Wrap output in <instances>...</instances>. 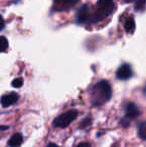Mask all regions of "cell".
I'll return each mask as SVG.
<instances>
[{
  "instance_id": "30bf717a",
  "label": "cell",
  "mask_w": 146,
  "mask_h": 147,
  "mask_svg": "<svg viewBox=\"0 0 146 147\" xmlns=\"http://www.w3.org/2000/svg\"><path fill=\"white\" fill-rule=\"evenodd\" d=\"M8 48V40L6 37L0 36V52H5Z\"/></svg>"
},
{
  "instance_id": "5bb4252c",
  "label": "cell",
  "mask_w": 146,
  "mask_h": 147,
  "mask_svg": "<svg viewBox=\"0 0 146 147\" xmlns=\"http://www.w3.org/2000/svg\"><path fill=\"white\" fill-rule=\"evenodd\" d=\"M23 85V79L22 78H16L12 81V86L15 88H20Z\"/></svg>"
},
{
  "instance_id": "5b68a950",
  "label": "cell",
  "mask_w": 146,
  "mask_h": 147,
  "mask_svg": "<svg viewBox=\"0 0 146 147\" xmlns=\"http://www.w3.org/2000/svg\"><path fill=\"white\" fill-rule=\"evenodd\" d=\"M18 100V95L16 93L12 92L9 93V94H5L2 96L1 98V104L3 105L4 107L10 106V105L16 103V101Z\"/></svg>"
},
{
  "instance_id": "8fae6325",
  "label": "cell",
  "mask_w": 146,
  "mask_h": 147,
  "mask_svg": "<svg viewBox=\"0 0 146 147\" xmlns=\"http://www.w3.org/2000/svg\"><path fill=\"white\" fill-rule=\"evenodd\" d=\"M79 0H59L58 3L62 4L63 7L65 8H69V7H72L73 5H75Z\"/></svg>"
},
{
  "instance_id": "52a82bcc",
  "label": "cell",
  "mask_w": 146,
  "mask_h": 147,
  "mask_svg": "<svg viewBox=\"0 0 146 147\" xmlns=\"http://www.w3.org/2000/svg\"><path fill=\"white\" fill-rule=\"evenodd\" d=\"M22 141H23V138H22L21 134L15 133L11 136V138H10L9 141H8V144L11 147H17L22 143Z\"/></svg>"
},
{
  "instance_id": "8992f818",
  "label": "cell",
  "mask_w": 146,
  "mask_h": 147,
  "mask_svg": "<svg viewBox=\"0 0 146 147\" xmlns=\"http://www.w3.org/2000/svg\"><path fill=\"white\" fill-rule=\"evenodd\" d=\"M139 114V110L134 103H128L126 106V117L135 118Z\"/></svg>"
},
{
  "instance_id": "ac0fdd59",
  "label": "cell",
  "mask_w": 146,
  "mask_h": 147,
  "mask_svg": "<svg viewBox=\"0 0 146 147\" xmlns=\"http://www.w3.org/2000/svg\"><path fill=\"white\" fill-rule=\"evenodd\" d=\"M126 2H134V1H136V0H125Z\"/></svg>"
},
{
  "instance_id": "2e32d148",
  "label": "cell",
  "mask_w": 146,
  "mask_h": 147,
  "mask_svg": "<svg viewBox=\"0 0 146 147\" xmlns=\"http://www.w3.org/2000/svg\"><path fill=\"white\" fill-rule=\"evenodd\" d=\"M77 147H90V145L88 143H86V142H84V143H80L79 145H77Z\"/></svg>"
},
{
  "instance_id": "9a60e30c",
  "label": "cell",
  "mask_w": 146,
  "mask_h": 147,
  "mask_svg": "<svg viewBox=\"0 0 146 147\" xmlns=\"http://www.w3.org/2000/svg\"><path fill=\"white\" fill-rule=\"evenodd\" d=\"M5 26V22H4V19L1 15H0V30H2Z\"/></svg>"
},
{
  "instance_id": "e0dca14e",
  "label": "cell",
  "mask_w": 146,
  "mask_h": 147,
  "mask_svg": "<svg viewBox=\"0 0 146 147\" xmlns=\"http://www.w3.org/2000/svg\"><path fill=\"white\" fill-rule=\"evenodd\" d=\"M47 147H59V146H57L56 144H54V143H50V144H48Z\"/></svg>"
},
{
  "instance_id": "7c38bea8",
  "label": "cell",
  "mask_w": 146,
  "mask_h": 147,
  "mask_svg": "<svg viewBox=\"0 0 146 147\" xmlns=\"http://www.w3.org/2000/svg\"><path fill=\"white\" fill-rule=\"evenodd\" d=\"M146 7V0H136L135 3V10L136 11H142Z\"/></svg>"
},
{
  "instance_id": "6da1fadb",
  "label": "cell",
  "mask_w": 146,
  "mask_h": 147,
  "mask_svg": "<svg viewBox=\"0 0 146 147\" xmlns=\"http://www.w3.org/2000/svg\"><path fill=\"white\" fill-rule=\"evenodd\" d=\"M111 86L106 80H101L94 85L92 89V100L94 105H101L108 101L111 97Z\"/></svg>"
},
{
  "instance_id": "7a4b0ae2",
  "label": "cell",
  "mask_w": 146,
  "mask_h": 147,
  "mask_svg": "<svg viewBox=\"0 0 146 147\" xmlns=\"http://www.w3.org/2000/svg\"><path fill=\"white\" fill-rule=\"evenodd\" d=\"M77 117V111L76 110H69L67 112L61 114L59 117H57L54 120L53 124L56 127H60V128H65L73 121L75 118Z\"/></svg>"
},
{
  "instance_id": "277c9868",
  "label": "cell",
  "mask_w": 146,
  "mask_h": 147,
  "mask_svg": "<svg viewBox=\"0 0 146 147\" xmlns=\"http://www.w3.org/2000/svg\"><path fill=\"white\" fill-rule=\"evenodd\" d=\"M89 7H88V5H83L76 14V22L78 24L86 23L87 21H89Z\"/></svg>"
},
{
  "instance_id": "ba28073f",
  "label": "cell",
  "mask_w": 146,
  "mask_h": 147,
  "mask_svg": "<svg viewBox=\"0 0 146 147\" xmlns=\"http://www.w3.org/2000/svg\"><path fill=\"white\" fill-rule=\"evenodd\" d=\"M124 28H125V31L127 33H132L133 31L135 29V21L132 17H129L126 19L124 23Z\"/></svg>"
},
{
  "instance_id": "4fadbf2b",
  "label": "cell",
  "mask_w": 146,
  "mask_h": 147,
  "mask_svg": "<svg viewBox=\"0 0 146 147\" xmlns=\"http://www.w3.org/2000/svg\"><path fill=\"white\" fill-rule=\"evenodd\" d=\"M138 135L141 139H146V125L145 124H142V125L139 127Z\"/></svg>"
},
{
  "instance_id": "d6986e66",
  "label": "cell",
  "mask_w": 146,
  "mask_h": 147,
  "mask_svg": "<svg viewBox=\"0 0 146 147\" xmlns=\"http://www.w3.org/2000/svg\"><path fill=\"white\" fill-rule=\"evenodd\" d=\"M144 93L146 94V86H145V88H144Z\"/></svg>"
},
{
  "instance_id": "9c48e42d",
  "label": "cell",
  "mask_w": 146,
  "mask_h": 147,
  "mask_svg": "<svg viewBox=\"0 0 146 147\" xmlns=\"http://www.w3.org/2000/svg\"><path fill=\"white\" fill-rule=\"evenodd\" d=\"M99 8H113V0H99L98 1Z\"/></svg>"
},
{
  "instance_id": "3957f363",
  "label": "cell",
  "mask_w": 146,
  "mask_h": 147,
  "mask_svg": "<svg viewBox=\"0 0 146 147\" xmlns=\"http://www.w3.org/2000/svg\"><path fill=\"white\" fill-rule=\"evenodd\" d=\"M131 76H132V68L129 64H123L116 71V77L120 80H127Z\"/></svg>"
}]
</instances>
